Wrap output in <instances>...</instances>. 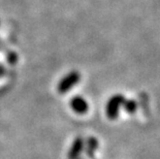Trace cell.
<instances>
[{"label":"cell","mask_w":160,"mask_h":159,"mask_svg":"<svg viewBox=\"0 0 160 159\" xmlns=\"http://www.w3.org/2000/svg\"><path fill=\"white\" fill-rule=\"evenodd\" d=\"M80 81H81V73L79 72H77V70H72V72H68L66 76H64L60 80L57 89L59 91V93L64 94L70 89H72Z\"/></svg>","instance_id":"6da1fadb"},{"label":"cell","mask_w":160,"mask_h":159,"mask_svg":"<svg viewBox=\"0 0 160 159\" xmlns=\"http://www.w3.org/2000/svg\"><path fill=\"white\" fill-rule=\"evenodd\" d=\"M125 97L121 94H116L108 99L107 103V116L108 119L116 120L119 115L120 107L124 103Z\"/></svg>","instance_id":"7a4b0ae2"},{"label":"cell","mask_w":160,"mask_h":159,"mask_svg":"<svg viewBox=\"0 0 160 159\" xmlns=\"http://www.w3.org/2000/svg\"><path fill=\"white\" fill-rule=\"evenodd\" d=\"M70 107L77 114H85L88 112L89 104L82 96H74L70 100Z\"/></svg>","instance_id":"3957f363"},{"label":"cell","mask_w":160,"mask_h":159,"mask_svg":"<svg viewBox=\"0 0 160 159\" xmlns=\"http://www.w3.org/2000/svg\"><path fill=\"white\" fill-rule=\"evenodd\" d=\"M83 150H84V140L83 137H79L73 141V143L69 149L68 155H67L68 159H79Z\"/></svg>","instance_id":"277c9868"},{"label":"cell","mask_w":160,"mask_h":159,"mask_svg":"<svg viewBox=\"0 0 160 159\" xmlns=\"http://www.w3.org/2000/svg\"><path fill=\"white\" fill-rule=\"evenodd\" d=\"M98 148V141L95 137H89L87 141V147H86V153L90 157H93L95 151Z\"/></svg>","instance_id":"5b68a950"},{"label":"cell","mask_w":160,"mask_h":159,"mask_svg":"<svg viewBox=\"0 0 160 159\" xmlns=\"http://www.w3.org/2000/svg\"><path fill=\"white\" fill-rule=\"evenodd\" d=\"M123 106H124V109L126 111V113H128V114H133V113H135V111H137V109H138L137 101L133 100V99H129V100H126L125 99Z\"/></svg>","instance_id":"8992f818"},{"label":"cell","mask_w":160,"mask_h":159,"mask_svg":"<svg viewBox=\"0 0 160 159\" xmlns=\"http://www.w3.org/2000/svg\"><path fill=\"white\" fill-rule=\"evenodd\" d=\"M17 60H18V55H17L15 52L8 53V61L9 64H16L17 63Z\"/></svg>","instance_id":"52a82bcc"}]
</instances>
